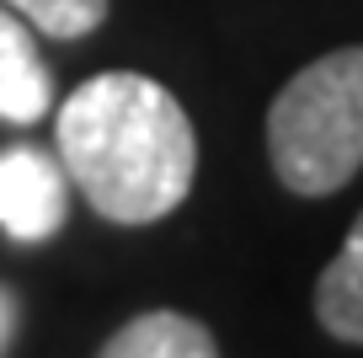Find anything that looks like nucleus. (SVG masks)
<instances>
[{"label": "nucleus", "instance_id": "1", "mask_svg": "<svg viewBox=\"0 0 363 358\" xmlns=\"http://www.w3.org/2000/svg\"><path fill=\"white\" fill-rule=\"evenodd\" d=\"M59 166L113 224H155L182 209L198 171V134L160 80L107 70L59 107Z\"/></svg>", "mask_w": 363, "mask_h": 358}, {"label": "nucleus", "instance_id": "2", "mask_svg": "<svg viewBox=\"0 0 363 358\" xmlns=\"http://www.w3.org/2000/svg\"><path fill=\"white\" fill-rule=\"evenodd\" d=\"M272 171L299 198L347 188L363 166V43L331 48L289 80L267 112Z\"/></svg>", "mask_w": 363, "mask_h": 358}, {"label": "nucleus", "instance_id": "3", "mask_svg": "<svg viewBox=\"0 0 363 358\" xmlns=\"http://www.w3.org/2000/svg\"><path fill=\"white\" fill-rule=\"evenodd\" d=\"M69 214V177L59 156L16 145L0 156V230L11 241H48Z\"/></svg>", "mask_w": 363, "mask_h": 358}, {"label": "nucleus", "instance_id": "4", "mask_svg": "<svg viewBox=\"0 0 363 358\" xmlns=\"http://www.w3.org/2000/svg\"><path fill=\"white\" fill-rule=\"evenodd\" d=\"M54 107V80L38 59V38L11 6H0V118L6 124H38Z\"/></svg>", "mask_w": 363, "mask_h": 358}, {"label": "nucleus", "instance_id": "5", "mask_svg": "<svg viewBox=\"0 0 363 358\" xmlns=\"http://www.w3.org/2000/svg\"><path fill=\"white\" fill-rule=\"evenodd\" d=\"M96 358H219L214 332L182 310H145L118 326Z\"/></svg>", "mask_w": 363, "mask_h": 358}, {"label": "nucleus", "instance_id": "6", "mask_svg": "<svg viewBox=\"0 0 363 358\" xmlns=\"http://www.w3.org/2000/svg\"><path fill=\"white\" fill-rule=\"evenodd\" d=\"M315 321L337 342L363 347V214L352 219L342 251L326 262V273L315 283Z\"/></svg>", "mask_w": 363, "mask_h": 358}, {"label": "nucleus", "instance_id": "7", "mask_svg": "<svg viewBox=\"0 0 363 358\" xmlns=\"http://www.w3.org/2000/svg\"><path fill=\"white\" fill-rule=\"evenodd\" d=\"M0 6H11L27 27L48 38H86L107 16V0H0Z\"/></svg>", "mask_w": 363, "mask_h": 358}, {"label": "nucleus", "instance_id": "8", "mask_svg": "<svg viewBox=\"0 0 363 358\" xmlns=\"http://www.w3.org/2000/svg\"><path fill=\"white\" fill-rule=\"evenodd\" d=\"M11 332H16V294L0 289V347L11 342Z\"/></svg>", "mask_w": 363, "mask_h": 358}]
</instances>
